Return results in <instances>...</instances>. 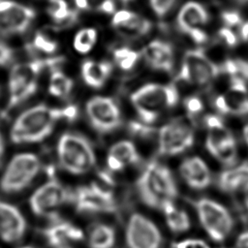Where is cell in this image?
<instances>
[{"instance_id": "7402d4cb", "label": "cell", "mask_w": 248, "mask_h": 248, "mask_svg": "<svg viewBox=\"0 0 248 248\" xmlns=\"http://www.w3.org/2000/svg\"><path fill=\"white\" fill-rule=\"evenodd\" d=\"M218 184L221 190L233 192L237 190H248V162L242 163L234 168L220 173Z\"/></svg>"}, {"instance_id": "816d5d0a", "label": "cell", "mask_w": 248, "mask_h": 248, "mask_svg": "<svg viewBox=\"0 0 248 248\" xmlns=\"http://www.w3.org/2000/svg\"><path fill=\"white\" fill-rule=\"evenodd\" d=\"M19 248H33V247H29V246H23V247H19Z\"/></svg>"}, {"instance_id": "4fadbf2b", "label": "cell", "mask_w": 248, "mask_h": 248, "mask_svg": "<svg viewBox=\"0 0 248 248\" xmlns=\"http://www.w3.org/2000/svg\"><path fill=\"white\" fill-rule=\"evenodd\" d=\"M35 16L32 8L10 0H0V32L21 34L30 26Z\"/></svg>"}, {"instance_id": "277c9868", "label": "cell", "mask_w": 248, "mask_h": 248, "mask_svg": "<svg viewBox=\"0 0 248 248\" xmlns=\"http://www.w3.org/2000/svg\"><path fill=\"white\" fill-rule=\"evenodd\" d=\"M56 152L61 168L75 175L86 173L96 162L91 143L76 133H64L57 141Z\"/></svg>"}, {"instance_id": "9a60e30c", "label": "cell", "mask_w": 248, "mask_h": 248, "mask_svg": "<svg viewBox=\"0 0 248 248\" xmlns=\"http://www.w3.org/2000/svg\"><path fill=\"white\" fill-rule=\"evenodd\" d=\"M26 222L21 212L13 204L0 201V238L12 243L24 234Z\"/></svg>"}, {"instance_id": "74e56055", "label": "cell", "mask_w": 248, "mask_h": 248, "mask_svg": "<svg viewBox=\"0 0 248 248\" xmlns=\"http://www.w3.org/2000/svg\"><path fill=\"white\" fill-rule=\"evenodd\" d=\"M175 0H149L150 5L158 16H165L172 7Z\"/></svg>"}, {"instance_id": "83f0119b", "label": "cell", "mask_w": 248, "mask_h": 248, "mask_svg": "<svg viewBox=\"0 0 248 248\" xmlns=\"http://www.w3.org/2000/svg\"><path fill=\"white\" fill-rule=\"evenodd\" d=\"M151 26L152 24L149 20L135 15L129 20L115 26V28L121 35L125 37L137 38L147 34L151 29Z\"/></svg>"}, {"instance_id": "8d00e7d4", "label": "cell", "mask_w": 248, "mask_h": 248, "mask_svg": "<svg viewBox=\"0 0 248 248\" xmlns=\"http://www.w3.org/2000/svg\"><path fill=\"white\" fill-rule=\"evenodd\" d=\"M184 107L186 108V111L190 115H196L202 110L203 104L199 97L191 96V97H188L185 99Z\"/></svg>"}, {"instance_id": "8992f818", "label": "cell", "mask_w": 248, "mask_h": 248, "mask_svg": "<svg viewBox=\"0 0 248 248\" xmlns=\"http://www.w3.org/2000/svg\"><path fill=\"white\" fill-rule=\"evenodd\" d=\"M195 208L202 228L210 238L217 242L225 240L233 225L228 209L221 203L209 199L197 201Z\"/></svg>"}, {"instance_id": "52a82bcc", "label": "cell", "mask_w": 248, "mask_h": 248, "mask_svg": "<svg viewBox=\"0 0 248 248\" xmlns=\"http://www.w3.org/2000/svg\"><path fill=\"white\" fill-rule=\"evenodd\" d=\"M194 143L191 126L181 118L163 125L158 134V152L164 156H174L185 152Z\"/></svg>"}, {"instance_id": "f907efd6", "label": "cell", "mask_w": 248, "mask_h": 248, "mask_svg": "<svg viewBox=\"0 0 248 248\" xmlns=\"http://www.w3.org/2000/svg\"><path fill=\"white\" fill-rule=\"evenodd\" d=\"M123 3H128V2H130L131 0H121Z\"/></svg>"}, {"instance_id": "3957f363", "label": "cell", "mask_w": 248, "mask_h": 248, "mask_svg": "<svg viewBox=\"0 0 248 248\" xmlns=\"http://www.w3.org/2000/svg\"><path fill=\"white\" fill-rule=\"evenodd\" d=\"M130 100L141 121L151 124L165 110L176 106L179 93L173 84L147 83L134 91Z\"/></svg>"}, {"instance_id": "44dd1931", "label": "cell", "mask_w": 248, "mask_h": 248, "mask_svg": "<svg viewBox=\"0 0 248 248\" xmlns=\"http://www.w3.org/2000/svg\"><path fill=\"white\" fill-rule=\"evenodd\" d=\"M44 236L47 243L53 247H61L71 241H78L83 238L82 231L72 223L57 221L46 227Z\"/></svg>"}, {"instance_id": "5bb4252c", "label": "cell", "mask_w": 248, "mask_h": 248, "mask_svg": "<svg viewBox=\"0 0 248 248\" xmlns=\"http://www.w3.org/2000/svg\"><path fill=\"white\" fill-rule=\"evenodd\" d=\"M215 108L222 113L244 115L248 114V90L245 80L231 78L230 89L215 99Z\"/></svg>"}, {"instance_id": "cb8c5ba5", "label": "cell", "mask_w": 248, "mask_h": 248, "mask_svg": "<svg viewBox=\"0 0 248 248\" xmlns=\"http://www.w3.org/2000/svg\"><path fill=\"white\" fill-rule=\"evenodd\" d=\"M112 71L109 62H96L86 60L81 65V77L83 81L92 88H100L107 81Z\"/></svg>"}, {"instance_id": "9c48e42d", "label": "cell", "mask_w": 248, "mask_h": 248, "mask_svg": "<svg viewBox=\"0 0 248 248\" xmlns=\"http://www.w3.org/2000/svg\"><path fill=\"white\" fill-rule=\"evenodd\" d=\"M85 112L91 126L102 134L116 130L121 123V112L109 97L96 96L87 101Z\"/></svg>"}, {"instance_id": "30bf717a", "label": "cell", "mask_w": 248, "mask_h": 248, "mask_svg": "<svg viewBox=\"0 0 248 248\" xmlns=\"http://www.w3.org/2000/svg\"><path fill=\"white\" fill-rule=\"evenodd\" d=\"M71 198L69 191L58 181L50 179L41 185L30 197L29 205L38 216H53Z\"/></svg>"}, {"instance_id": "836d02e7", "label": "cell", "mask_w": 248, "mask_h": 248, "mask_svg": "<svg viewBox=\"0 0 248 248\" xmlns=\"http://www.w3.org/2000/svg\"><path fill=\"white\" fill-rule=\"evenodd\" d=\"M32 46L34 49L43 51L45 53H53L57 48V44L56 42L46 37L44 34L38 33L33 40Z\"/></svg>"}, {"instance_id": "f6af8a7d", "label": "cell", "mask_w": 248, "mask_h": 248, "mask_svg": "<svg viewBox=\"0 0 248 248\" xmlns=\"http://www.w3.org/2000/svg\"><path fill=\"white\" fill-rule=\"evenodd\" d=\"M75 3L78 9L81 10H88V3L87 0H75Z\"/></svg>"}, {"instance_id": "7dc6e473", "label": "cell", "mask_w": 248, "mask_h": 248, "mask_svg": "<svg viewBox=\"0 0 248 248\" xmlns=\"http://www.w3.org/2000/svg\"><path fill=\"white\" fill-rule=\"evenodd\" d=\"M243 137H244V140H245L246 143L248 144V123L243 128Z\"/></svg>"}, {"instance_id": "f35d334b", "label": "cell", "mask_w": 248, "mask_h": 248, "mask_svg": "<svg viewBox=\"0 0 248 248\" xmlns=\"http://www.w3.org/2000/svg\"><path fill=\"white\" fill-rule=\"evenodd\" d=\"M219 36L222 39V41L229 46H234L237 44V37L232 30V28L229 27H222L219 30Z\"/></svg>"}, {"instance_id": "7a4b0ae2", "label": "cell", "mask_w": 248, "mask_h": 248, "mask_svg": "<svg viewBox=\"0 0 248 248\" xmlns=\"http://www.w3.org/2000/svg\"><path fill=\"white\" fill-rule=\"evenodd\" d=\"M137 190L141 202L152 208L162 209L177 196V186L171 171L156 161L145 166L137 180Z\"/></svg>"}, {"instance_id": "d4e9b609", "label": "cell", "mask_w": 248, "mask_h": 248, "mask_svg": "<svg viewBox=\"0 0 248 248\" xmlns=\"http://www.w3.org/2000/svg\"><path fill=\"white\" fill-rule=\"evenodd\" d=\"M162 210L164 212L167 225L169 229L175 233H181L187 232L190 228V219L188 214L182 210L177 208L173 202L166 203Z\"/></svg>"}, {"instance_id": "4316f807", "label": "cell", "mask_w": 248, "mask_h": 248, "mask_svg": "<svg viewBox=\"0 0 248 248\" xmlns=\"http://www.w3.org/2000/svg\"><path fill=\"white\" fill-rule=\"evenodd\" d=\"M46 10L52 19L61 25H69L78 18L77 13L69 9L64 0H48Z\"/></svg>"}, {"instance_id": "4dcf8cb0", "label": "cell", "mask_w": 248, "mask_h": 248, "mask_svg": "<svg viewBox=\"0 0 248 248\" xmlns=\"http://www.w3.org/2000/svg\"><path fill=\"white\" fill-rule=\"evenodd\" d=\"M97 40V32L93 28H85L77 33L74 39V47L79 53L89 52Z\"/></svg>"}, {"instance_id": "f546056e", "label": "cell", "mask_w": 248, "mask_h": 248, "mask_svg": "<svg viewBox=\"0 0 248 248\" xmlns=\"http://www.w3.org/2000/svg\"><path fill=\"white\" fill-rule=\"evenodd\" d=\"M37 81L20 83L16 85L8 86L9 89V101H8V109H11L17 105L21 104L29 97H31L37 90Z\"/></svg>"}, {"instance_id": "e0dca14e", "label": "cell", "mask_w": 248, "mask_h": 248, "mask_svg": "<svg viewBox=\"0 0 248 248\" xmlns=\"http://www.w3.org/2000/svg\"><path fill=\"white\" fill-rule=\"evenodd\" d=\"M62 60L63 58L61 57H52L47 59H37L26 63L16 64L13 67L10 73L8 86L37 81L39 75L44 69L47 67L56 66Z\"/></svg>"}, {"instance_id": "ffe728a7", "label": "cell", "mask_w": 248, "mask_h": 248, "mask_svg": "<svg viewBox=\"0 0 248 248\" xmlns=\"http://www.w3.org/2000/svg\"><path fill=\"white\" fill-rule=\"evenodd\" d=\"M208 20L205 8L197 2L186 3L177 15V26L181 32L189 35L197 29H201Z\"/></svg>"}, {"instance_id": "ab89813d", "label": "cell", "mask_w": 248, "mask_h": 248, "mask_svg": "<svg viewBox=\"0 0 248 248\" xmlns=\"http://www.w3.org/2000/svg\"><path fill=\"white\" fill-rule=\"evenodd\" d=\"M175 248H210L209 245L202 240L197 238H188L181 240L176 243Z\"/></svg>"}, {"instance_id": "7bdbcfd3", "label": "cell", "mask_w": 248, "mask_h": 248, "mask_svg": "<svg viewBox=\"0 0 248 248\" xmlns=\"http://www.w3.org/2000/svg\"><path fill=\"white\" fill-rule=\"evenodd\" d=\"M236 246L238 248H248V231L241 232L236 239Z\"/></svg>"}, {"instance_id": "484cf974", "label": "cell", "mask_w": 248, "mask_h": 248, "mask_svg": "<svg viewBox=\"0 0 248 248\" xmlns=\"http://www.w3.org/2000/svg\"><path fill=\"white\" fill-rule=\"evenodd\" d=\"M115 241V232L106 224L95 225L89 234L90 248H111Z\"/></svg>"}, {"instance_id": "f1b7e54d", "label": "cell", "mask_w": 248, "mask_h": 248, "mask_svg": "<svg viewBox=\"0 0 248 248\" xmlns=\"http://www.w3.org/2000/svg\"><path fill=\"white\" fill-rule=\"evenodd\" d=\"M73 86L74 82L71 78L61 71H54L49 78L47 90L53 97L64 98L71 93Z\"/></svg>"}, {"instance_id": "6da1fadb", "label": "cell", "mask_w": 248, "mask_h": 248, "mask_svg": "<svg viewBox=\"0 0 248 248\" xmlns=\"http://www.w3.org/2000/svg\"><path fill=\"white\" fill-rule=\"evenodd\" d=\"M78 110L76 106L50 108L38 105L24 110L15 120L10 138L14 143H34L44 140L52 132L59 120H75Z\"/></svg>"}, {"instance_id": "5b68a950", "label": "cell", "mask_w": 248, "mask_h": 248, "mask_svg": "<svg viewBox=\"0 0 248 248\" xmlns=\"http://www.w3.org/2000/svg\"><path fill=\"white\" fill-rule=\"evenodd\" d=\"M41 162L33 153H19L8 163L0 179V190L3 193H18L26 188L37 176Z\"/></svg>"}, {"instance_id": "8fae6325", "label": "cell", "mask_w": 248, "mask_h": 248, "mask_svg": "<svg viewBox=\"0 0 248 248\" xmlns=\"http://www.w3.org/2000/svg\"><path fill=\"white\" fill-rule=\"evenodd\" d=\"M73 199L79 212L112 213L116 209L111 191L94 182L87 186L78 187Z\"/></svg>"}, {"instance_id": "681fc988", "label": "cell", "mask_w": 248, "mask_h": 248, "mask_svg": "<svg viewBox=\"0 0 248 248\" xmlns=\"http://www.w3.org/2000/svg\"><path fill=\"white\" fill-rule=\"evenodd\" d=\"M236 2H238V3H242V4H246V3H248V0H235Z\"/></svg>"}, {"instance_id": "bcb514c9", "label": "cell", "mask_w": 248, "mask_h": 248, "mask_svg": "<svg viewBox=\"0 0 248 248\" xmlns=\"http://www.w3.org/2000/svg\"><path fill=\"white\" fill-rule=\"evenodd\" d=\"M3 154H4V141H3V139H2V136H1V133H0V164H1V161H2Z\"/></svg>"}, {"instance_id": "2e32d148", "label": "cell", "mask_w": 248, "mask_h": 248, "mask_svg": "<svg viewBox=\"0 0 248 248\" xmlns=\"http://www.w3.org/2000/svg\"><path fill=\"white\" fill-rule=\"evenodd\" d=\"M179 173L185 183L196 190L209 186L211 173L205 162L197 156L184 159L179 166Z\"/></svg>"}, {"instance_id": "d6986e66", "label": "cell", "mask_w": 248, "mask_h": 248, "mask_svg": "<svg viewBox=\"0 0 248 248\" xmlns=\"http://www.w3.org/2000/svg\"><path fill=\"white\" fill-rule=\"evenodd\" d=\"M140 161V155L135 144L129 140H119L110 146L108 152L107 164L111 171H119Z\"/></svg>"}, {"instance_id": "603a6c76", "label": "cell", "mask_w": 248, "mask_h": 248, "mask_svg": "<svg viewBox=\"0 0 248 248\" xmlns=\"http://www.w3.org/2000/svg\"><path fill=\"white\" fill-rule=\"evenodd\" d=\"M207 127V137L205 140V146L208 151H211L215 147L233 141L234 138L224 125L220 117L214 114H208L204 119Z\"/></svg>"}, {"instance_id": "60d3db41", "label": "cell", "mask_w": 248, "mask_h": 248, "mask_svg": "<svg viewBox=\"0 0 248 248\" xmlns=\"http://www.w3.org/2000/svg\"><path fill=\"white\" fill-rule=\"evenodd\" d=\"M13 59V50L11 47L0 42V67L7 65Z\"/></svg>"}, {"instance_id": "b9f144b4", "label": "cell", "mask_w": 248, "mask_h": 248, "mask_svg": "<svg viewBox=\"0 0 248 248\" xmlns=\"http://www.w3.org/2000/svg\"><path fill=\"white\" fill-rule=\"evenodd\" d=\"M135 15H136L135 13L130 12V11H119L114 15V16L112 18V25L115 27V26L129 20Z\"/></svg>"}, {"instance_id": "ac0fdd59", "label": "cell", "mask_w": 248, "mask_h": 248, "mask_svg": "<svg viewBox=\"0 0 248 248\" xmlns=\"http://www.w3.org/2000/svg\"><path fill=\"white\" fill-rule=\"evenodd\" d=\"M143 56L150 67L163 72H170L174 55L172 46L163 41L154 40L143 49Z\"/></svg>"}, {"instance_id": "d6a6232c", "label": "cell", "mask_w": 248, "mask_h": 248, "mask_svg": "<svg viewBox=\"0 0 248 248\" xmlns=\"http://www.w3.org/2000/svg\"><path fill=\"white\" fill-rule=\"evenodd\" d=\"M209 153L221 163L231 166L235 163L237 156L235 140L219 145L212 149L211 151H209Z\"/></svg>"}, {"instance_id": "e575fe53", "label": "cell", "mask_w": 248, "mask_h": 248, "mask_svg": "<svg viewBox=\"0 0 248 248\" xmlns=\"http://www.w3.org/2000/svg\"><path fill=\"white\" fill-rule=\"evenodd\" d=\"M87 3L88 9L106 14H112L115 10L113 0H87Z\"/></svg>"}, {"instance_id": "ba28073f", "label": "cell", "mask_w": 248, "mask_h": 248, "mask_svg": "<svg viewBox=\"0 0 248 248\" xmlns=\"http://www.w3.org/2000/svg\"><path fill=\"white\" fill-rule=\"evenodd\" d=\"M220 73V66L211 61L202 49L197 48L188 50L184 54L178 77L185 82L204 85Z\"/></svg>"}, {"instance_id": "d590c367", "label": "cell", "mask_w": 248, "mask_h": 248, "mask_svg": "<svg viewBox=\"0 0 248 248\" xmlns=\"http://www.w3.org/2000/svg\"><path fill=\"white\" fill-rule=\"evenodd\" d=\"M222 20L226 27L232 28L242 25V17L236 11H224L221 15Z\"/></svg>"}, {"instance_id": "1f68e13d", "label": "cell", "mask_w": 248, "mask_h": 248, "mask_svg": "<svg viewBox=\"0 0 248 248\" xmlns=\"http://www.w3.org/2000/svg\"><path fill=\"white\" fill-rule=\"evenodd\" d=\"M113 59L120 69L129 71L133 69L139 61L140 53L128 47H120L113 51Z\"/></svg>"}, {"instance_id": "ee69618b", "label": "cell", "mask_w": 248, "mask_h": 248, "mask_svg": "<svg viewBox=\"0 0 248 248\" xmlns=\"http://www.w3.org/2000/svg\"><path fill=\"white\" fill-rule=\"evenodd\" d=\"M240 36L242 40L248 44V20H246L242 25L240 26Z\"/></svg>"}, {"instance_id": "7c38bea8", "label": "cell", "mask_w": 248, "mask_h": 248, "mask_svg": "<svg viewBox=\"0 0 248 248\" xmlns=\"http://www.w3.org/2000/svg\"><path fill=\"white\" fill-rule=\"evenodd\" d=\"M125 239L129 248H160L162 235L150 219L134 213L128 220Z\"/></svg>"}, {"instance_id": "c3c4849f", "label": "cell", "mask_w": 248, "mask_h": 248, "mask_svg": "<svg viewBox=\"0 0 248 248\" xmlns=\"http://www.w3.org/2000/svg\"><path fill=\"white\" fill-rule=\"evenodd\" d=\"M245 193H246V197H245V204H246V206H247V208H248V190H247Z\"/></svg>"}]
</instances>
